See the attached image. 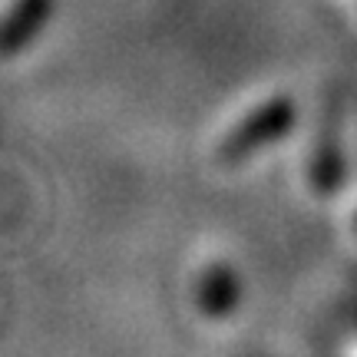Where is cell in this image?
I'll return each mask as SVG.
<instances>
[{"mask_svg": "<svg viewBox=\"0 0 357 357\" xmlns=\"http://www.w3.org/2000/svg\"><path fill=\"white\" fill-rule=\"evenodd\" d=\"M47 13H50V0H24L20 17L10 20V26L3 30V43H7V47H20V43L47 20Z\"/></svg>", "mask_w": 357, "mask_h": 357, "instance_id": "obj_2", "label": "cell"}, {"mask_svg": "<svg viewBox=\"0 0 357 357\" xmlns=\"http://www.w3.org/2000/svg\"><path fill=\"white\" fill-rule=\"evenodd\" d=\"M291 119H294V106L288 100L268 102L265 109H258L255 116H248V123H242V126L231 132L229 142H225V149H222V155H225V159H242V155L255 153L265 142L284 136V132L291 129Z\"/></svg>", "mask_w": 357, "mask_h": 357, "instance_id": "obj_1", "label": "cell"}]
</instances>
